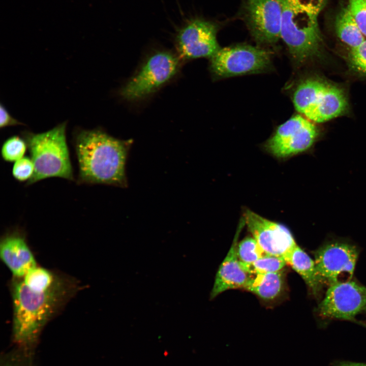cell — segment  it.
Masks as SVG:
<instances>
[{
	"mask_svg": "<svg viewBox=\"0 0 366 366\" xmlns=\"http://www.w3.org/2000/svg\"><path fill=\"white\" fill-rule=\"evenodd\" d=\"M9 285L13 307V334L19 343L35 340L80 288L73 278L39 265L22 278L12 277Z\"/></svg>",
	"mask_w": 366,
	"mask_h": 366,
	"instance_id": "1",
	"label": "cell"
},
{
	"mask_svg": "<svg viewBox=\"0 0 366 366\" xmlns=\"http://www.w3.org/2000/svg\"><path fill=\"white\" fill-rule=\"evenodd\" d=\"M132 141L114 138L101 129L77 131L74 146L79 184H102L125 188L127 160Z\"/></svg>",
	"mask_w": 366,
	"mask_h": 366,
	"instance_id": "2",
	"label": "cell"
},
{
	"mask_svg": "<svg viewBox=\"0 0 366 366\" xmlns=\"http://www.w3.org/2000/svg\"><path fill=\"white\" fill-rule=\"evenodd\" d=\"M66 131V123H63L43 133H24L35 166L34 175L26 186L52 177L74 180Z\"/></svg>",
	"mask_w": 366,
	"mask_h": 366,
	"instance_id": "3",
	"label": "cell"
},
{
	"mask_svg": "<svg viewBox=\"0 0 366 366\" xmlns=\"http://www.w3.org/2000/svg\"><path fill=\"white\" fill-rule=\"evenodd\" d=\"M183 63L175 51L152 50L146 54L120 88L119 95L129 102L141 101L150 97L177 76Z\"/></svg>",
	"mask_w": 366,
	"mask_h": 366,
	"instance_id": "4",
	"label": "cell"
},
{
	"mask_svg": "<svg viewBox=\"0 0 366 366\" xmlns=\"http://www.w3.org/2000/svg\"><path fill=\"white\" fill-rule=\"evenodd\" d=\"M283 1L281 38L299 65L322 58L323 41L318 16Z\"/></svg>",
	"mask_w": 366,
	"mask_h": 366,
	"instance_id": "5",
	"label": "cell"
},
{
	"mask_svg": "<svg viewBox=\"0 0 366 366\" xmlns=\"http://www.w3.org/2000/svg\"><path fill=\"white\" fill-rule=\"evenodd\" d=\"M293 102L296 110L314 123H323L342 116L349 107L345 89L320 77L302 81L294 92Z\"/></svg>",
	"mask_w": 366,
	"mask_h": 366,
	"instance_id": "6",
	"label": "cell"
},
{
	"mask_svg": "<svg viewBox=\"0 0 366 366\" xmlns=\"http://www.w3.org/2000/svg\"><path fill=\"white\" fill-rule=\"evenodd\" d=\"M328 286L316 309L317 315L323 319L356 322V316L366 311V286L351 279Z\"/></svg>",
	"mask_w": 366,
	"mask_h": 366,
	"instance_id": "7",
	"label": "cell"
},
{
	"mask_svg": "<svg viewBox=\"0 0 366 366\" xmlns=\"http://www.w3.org/2000/svg\"><path fill=\"white\" fill-rule=\"evenodd\" d=\"M211 73L220 78L254 73L266 69L271 63L270 53L249 45L223 48L210 58Z\"/></svg>",
	"mask_w": 366,
	"mask_h": 366,
	"instance_id": "8",
	"label": "cell"
},
{
	"mask_svg": "<svg viewBox=\"0 0 366 366\" xmlns=\"http://www.w3.org/2000/svg\"><path fill=\"white\" fill-rule=\"evenodd\" d=\"M217 31V25L211 21L198 17L188 19L175 34V51L184 62L211 58L221 48Z\"/></svg>",
	"mask_w": 366,
	"mask_h": 366,
	"instance_id": "9",
	"label": "cell"
},
{
	"mask_svg": "<svg viewBox=\"0 0 366 366\" xmlns=\"http://www.w3.org/2000/svg\"><path fill=\"white\" fill-rule=\"evenodd\" d=\"M318 135V129L314 122L297 114L280 125L265 146L276 157L286 158L308 150Z\"/></svg>",
	"mask_w": 366,
	"mask_h": 366,
	"instance_id": "10",
	"label": "cell"
},
{
	"mask_svg": "<svg viewBox=\"0 0 366 366\" xmlns=\"http://www.w3.org/2000/svg\"><path fill=\"white\" fill-rule=\"evenodd\" d=\"M359 254L356 246L340 240L327 242L315 250L314 261L325 285L341 281L345 274L352 279Z\"/></svg>",
	"mask_w": 366,
	"mask_h": 366,
	"instance_id": "11",
	"label": "cell"
},
{
	"mask_svg": "<svg viewBox=\"0 0 366 366\" xmlns=\"http://www.w3.org/2000/svg\"><path fill=\"white\" fill-rule=\"evenodd\" d=\"M282 0H245V17L257 41L276 43L281 38Z\"/></svg>",
	"mask_w": 366,
	"mask_h": 366,
	"instance_id": "12",
	"label": "cell"
},
{
	"mask_svg": "<svg viewBox=\"0 0 366 366\" xmlns=\"http://www.w3.org/2000/svg\"><path fill=\"white\" fill-rule=\"evenodd\" d=\"M243 218L248 230L265 254L284 258L297 245L291 232L284 225L249 209L245 210Z\"/></svg>",
	"mask_w": 366,
	"mask_h": 366,
	"instance_id": "13",
	"label": "cell"
},
{
	"mask_svg": "<svg viewBox=\"0 0 366 366\" xmlns=\"http://www.w3.org/2000/svg\"><path fill=\"white\" fill-rule=\"evenodd\" d=\"M0 258L12 277L22 278L38 265L25 232L20 228L9 230L2 236Z\"/></svg>",
	"mask_w": 366,
	"mask_h": 366,
	"instance_id": "14",
	"label": "cell"
},
{
	"mask_svg": "<svg viewBox=\"0 0 366 366\" xmlns=\"http://www.w3.org/2000/svg\"><path fill=\"white\" fill-rule=\"evenodd\" d=\"M243 223L244 221L238 227L231 247L218 269L210 293V299L228 290L245 289L253 276L239 260L237 254L239 234Z\"/></svg>",
	"mask_w": 366,
	"mask_h": 366,
	"instance_id": "15",
	"label": "cell"
},
{
	"mask_svg": "<svg viewBox=\"0 0 366 366\" xmlns=\"http://www.w3.org/2000/svg\"><path fill=\"white\" fill-rule=\"evenodd\" d=\"M284 259L287 264L300 275L311 294L319 298L325 284L318 271L314 260L298 245L289 252Z\"/></svg>",
	"mask_w": 366,
	"mask_h": 366,
	"instance_id": "16",
	"label": "cell"
},
{
	"mask_svg": "<svg viewBox=\"0 0 366 366\" xmlns=\"http://www.w3.org/2000/svg\"><path fill=\"white\" fill-rule=\"evenodd\" d=\"M285 289L284 270L252 276L245 290L264 300H273L279 297Z\"/></svg>",
	"mask_w": 366,
	"mask_h": 366,
	"instance_id": "17",
	"label": "cell"
},
{
	"mask_svg": "<svg viewBox=\"0 0 366 366\" xmlns=\"http://www.w3.org/2000/svg\"><path fill=\"white\" fill-rule=\"evenodd\" d=\"M334 27L338 37L350 49L359 46L365 40L348 5L342 8L338 12Z\"/></svg>",
	"mask_w": 366,
	"mask_h": 366,
	"instance_id": "18",
	"label": "cell"
},
{
	"mask_svg": "<svg viewBox=\"0 0 366 366\" xmlns=\"http://www.w3.org/2000/svg\"><path fill=\"white\" fill-rule=\"evenodd\" d=\"M237 254L239 260L250 270V266L265 253L255 239L252 236L246 237L238 242Z\"/></svg>",
	"mask_w": 366,
	"mask_h": 366,
	"instance_id": "19",
	"label": "cell"
},
{
	"mask_svg": "<svg viewBox=\"0 0 366 366\" xmlns=\"http://www.w3.org/2000/svg\"><path fill=\"white\" fill-rule=\"evenodd\" d=\"M287 263L282 256L264 254L250 266L252 274L276 272L283 270Z\"/></svg>",
	"mask_w": 366,
	"mask_h": 366,
	"instance_id": "20",
	"label": "cell"
},
{
	"mask_svg": "<svg viewBox=\"0 0 366 366\" xmlns=\"http://www.w3.org/2000/svg\"><path fill=\"white\" fill-rule=\"evenodd\" d=\"M347 63L351 72L366 79V39L359 46L350 49Z\"/></svg>",
	"mask_w": 366,
	"mask_h": 366,
	"instance_id": "21",
	"label": "cell"
},
{
	"mask_svg": "<svg viewBox=\"0 0 366 366\" xmlns=\"http://www.w3.org/2000/svg\"><path fill=\"white\" fill-rule=\"evenodd\" d=\"M27 147L24 139L13 136L4 142L1 149L2 157L6 162H15L24 157Z\"/></svg>",
	"mask_w": 366,
	"mask_h": 366,
	"instance_id": "22",
	"label": "cell"
},
{
	"mask_svg": "<svg viewBox=\"0 0 366 366\" xmlns=\"http://www.w3.org/2000/svg\"><path fill=\"white\" fill-rule=\"evenodd\" d=\"M35 166L30 157H24L14 162L12 168V175L18 181H29L33 177Z\"/></svg>",
	"mask_w": 366,
	"mask_h": 366,
	"instance_id": "23",
	"label": "cell"
},
{
	"mask_svg": "<svg viewBox=\"0 0 366 366\" xmlns=\"http://www.w3.org/2000/svg\"><path fill=\"white\" fill-rule=\"evenodd\" d=\"M348 6L361 33L366 37V0H348Z\"/></svg>",
	"mask_w": 366,
	"mask_h": 366,
	"instance_id": "24",
	"label": "cell"
},
{
	"mask_svg": "<svg viewBox=\"0 0 366 366\" xmlns=\"http://www.w3.org/2000/svg\"><path fill=\"white\" fill-rule=\"evenodd\" d=\"M285 1L318 16L327 0H285Z\"/></svg>",
	"mask_w": 366,
	"mask_h": 366,
	"instance_id": "25",
	"label": "cell"
},
{
	"mask_svg": "<svg viewBox=\"0 0 366 366\" xmlns=\"http://www.w3.org/2000/svg\"><path fill=\"white\" fill-rule=\"evenodd\" d=\"M23 125L20 121L15 119L9 114L2 104L0 106V127L4 128L7 127Z\"/></svg>",
	"mask_w": 366,
	"mask_h": 366,
	"instance_id": "26",
	"label": "cell"
},
{
	"mask_svg": "<svg viewBox=\"0 0 366 366\" xmlns=\"http://www.w3.org/2000/svg\"><path fill=\"white\" fill-rule=\"evenodd\" d=\"M335 366H366V364L352 361H340L336 363Z\"/></svg>",
	"mask_w": 366,
	"mask_h": 366,
	"instance_id": "27",
	"label": "cell"
},
{
	"mask_svg": "<svg viewBox=\"0 0 366 366\" xmlns=\"http://www.w3.org/2000/svg\"><path fill=\"white\" fill-rule=\"evenodd\" d=\"M356 323L366 328V319L362 320H357Z\"/></svg>",
	"mask_w": 366,
	"mask_h": 366,
	"instance_id": "28",
	"label": "cell"
},
{
	"mask_svg": "<svg viewBox=\"0 0 366 366\" xmlns=\"http://www.w3.org/2000/svg\"><path fill=\"white\" fill-rule=\"evenodd\" d=\"M5 366H11V365H5Z\"/></svg>",
	"mask_w": 366,
	"mask_h": 366,
	"instance_id": "29",
	"label": "cell"
}]
</instances>
